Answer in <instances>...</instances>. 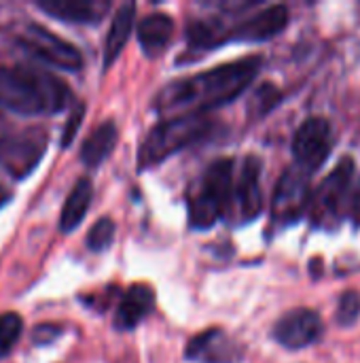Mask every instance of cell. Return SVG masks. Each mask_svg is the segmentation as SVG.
I'll return each instance as SVG.
<instances>
[{"label":"cell","instance_id":"obj_25","mask_svg":"<svg viewBox=\"0 0 360 363\" xmlns=\"http://www.w3.org/2000/svg\"><path fill=\"white\" fill-rule=\"evenodd\" d=\"M62 334H64V325L59 323H38L32 330V342L36 347H47V345H53Z\"/></svg>","mask_w":360,"mask_h":363},{"label":"cell","instance_id":"obj_3","mask_svg":"<svg viewBox=\"0 0 360 363\" xmlns=\"http://www.w3.org/2000/svg\"><path fill=\"white\" fill-rule=\"evenodd\" d=\"M214 128V121L206 115H180L155 125L138 149V170L159 166L180 149L206 138Z\"/></svg>","mask_w":360,"mask_h":363},{"label":"cell","instance_id":"obj_26","mask_svg":"<svg viewBox=\"0 0 360 363\" xmlns=\"http://www.w3.org/2000/svg\"><path fill=\"white\" fill-rule=\"evenodd\" d=\"M352 217H354V221L360 223V185L359 189H356V194H354V204H352Z\"/></svg>","mask_w":360,"mask_h":363},{"label":"cell","instance_id":"obj_2","mask_svg":"<svg viewBox=\"0 0 360 363\" xmlns=\"http://www.w3.org/2000/svg\"><path fill=\"white\" fill-rule=\"evenodd\" d=\"M72 100L66 81L34 64L0 66V106L13 115L38 117L62 113Z\"/></svg>","mask_w":360,"mask_h":363},{"label":"cell","instance_id":"obj_9","mask_svg":"<svg viewBox=\"0 0 360 363\" xmlns=\"http://www.w3.org/2000/svg\"><path fill=\"white\" fill-rule=\"evenodd\" d=\"M331 149H333V130L325 117H310L295 132L293 138L295 164L312 174L327 162Z\"/></svg>","mask_w":360,"mask_h":363},{"label":"cell","instance_id":"obj_24","mask_svg":"<svg viewBox=\"0 0 360 363\" xmlns=\"http://www.w3.org/2000/svg\"><path fill=\"white\" fill-rule=\"evenodd\" d=\"M83 117H85V104L83 102H74L68 119H66V125L62 130V138H59V147L62 149H68L74 140V136L79 134V128L83 123Z\"/></svg>","mask_w":360,"mask_h":363},{"label":"cell","instance_id":"obj_14","mask_svg":"<svg viewBox=\"0 0 360 363\" xmlns=\"http://www.w3.org/2000/svg\"><path fill=\"white\" fill-rule=\"evenodd\" d=\"M261 172L263 162L259 155H246L240 166L238 187H236V200H238V213L242 221H252L263 211V191H261Z\"/></svg>","mask_w":360,"mask_h":363},{"label":"cell","instance_id":"obj_8","mask_svg":"<svg viewBox=\"0 0 360 363\" xmlns=\"http://www.w3.org/2000/svg\"><path fill=\"white\" fill-rule=\"evenodd\" d=\"M25 53H30L32 57H36L38 62L59 68V70H68V72H76L83 68V55L81 51L64 40L62 36L53 34L51 30H47L40 23H28L25 32L15 40Z\"/></svg>","mask_w":360,"mask_h":363},{"label":"cell","instance_id":"obj_4","mask_svg":"<svg viewBox=\"0 0 360 363\" xmlns=\"http://www.w3.org/2000/svg\"><path fill=\"white\" fill-rule=\"evenodd\" d=\"M231 183L233 160L221 157L206 168L199 187L189 198V225L193 230L204 232L219 223V219L227 213L231 204Z\"/></svg>","mask_w":360,"mask_h":363},{"label":"cell","instance_id":"obj_17","mask_svg":"<svg viewBox=\"0 0 360 363\" xmlns=\"http://www.w3.org/2000/svg\"><path fill=\"white\" fill-rule=\"evenodd\" d=\"M134 19H136V4L134 2H125L117 9L115 17L110 21L106 40H104V57H102L104 70H108L115 64V60L121 55L123 47L127 45L132 30H134Z\"/></svg>","mask_w":360,"mask_h":363},{"label":"cell","instance_id":"obj_20","mask_svg":"<svg viewBox=\"0 0 360 363\" xmlns=\"http://www.w3.org/2000/svg\"><path fill=\"white\" fill-rule=\"evenodd\" d=\"M280 102H282V91H280L274 83L265 81V83H261V85L252 91V96H250V100H248V117H250V119H263V117L269 115Z\"/></svg>","mask_w":360,"mask_h":363},{"label":"cell","instance_id":"obj_19","mask_svg":"<svg viewBox=\"0 0 360 363\" xmlns=\"http://www.w3.org/2000/svg\"><path fill=\"white\" fill-rule=\"evenodd\" d=\"M91 198H93V183L89 177H81L64 202V208L59 215V232L62 234H72L83 223V219L89 211Z\"/></svg>","mask_w":360,"mask_h":363},{"label":"cell","instance_id":"obj_18","mask_svg":"<svg viewBox=\"0 0 360 363\" xmlns=\"http://www.w3.org/2000/svg\"><path fill=\"white\" fill-rule=\"evenodd\" d=\"M174 34V21L168 13H151L140 19L138 23V43L144 55L155 57L159 55Z\"/></svg>","mask_w":360,"mask_h":363},{"label":"cell","instance_id":"obj_27","mask_svg":"<svg viewBox=\"0 0 360 363\" xmlns=\"http://www.w3.org/2000/svg\"><path fill=\"white\" fill-rule=\"evenodd\" d=\"M4 200H8V191H6V189H4V187L0 185V204H2Z\"/></svg>","mask_w":360,"mask_h":363},{"label":"cell","instance_id":"obj_1","mask_svg":"<svg viewBox=\"0 0 360 363\" xmlns=\"http://www.w3.org/2000/svg\"><path fill=\"white\" fill-rule=\"evenodd\" d=\"M263 60L248 55L229 64L214 66L193 77L170 81L159 89L153 108L159 115H204L206 111L225 106L240 98L257 79Z\"/></svg>","mask_w":360,"mask_h":363},{"label":"cell","instance_id":"obj_7","mask_svg":"<svg viewBox=\"0 0 360 363\" xmlns=\"http://www.w3.org/2000/svg\"><path fill=\"white\" fill-rule=\"evenodd\" d=\"M47 132L0 128V168L15 179L28 177L42 160Z\"/></svg>","mask_w":360,"mask_h":363},{"label":"cell","instance_id":"obj_21","mask_svg":"<svg viewBox=\"0 0 360 363\" xmlns=\"http://www.w3.org/2000/svg\"><path fill=\"white\" fill-rule=\"evenodd\" d=\"M115 232H117V225L110 217H100L87 232V238H85V245L91 253H104L112 247L115 242Z\"/></svg>","mask_w":360,"mask_h":363},{"label":"cell","instance_id":"obj_6","mask_svg":"<svg viewBox=\"0 0 360 363\" xmlns=\"http://www.w3.org/2000/svg\"><path fill=\"white\" fill-rule=\"evenodd\" d=\"M312 172L293 164L282 172L276 183L274 198H272V228L280 232L293 223H297L308 211L312 200Z\"/></svg>","mask_w":360,"mask_h":363},{"label":"cell","instance_id":"obj_15","mask_svg":"<svg viewBox=\"0 0 360 363\" xmlns=\"http://www.w3.org/2000/svg\"><path fill=\"white\" fill-rule=\"evenodd\" d=\"M155 291L151 285L138 283L132 285L119 300V306L115 311V330L119 332H132L136 330L144 319H149L155 313Z\"/></svg>","mask_w":360,"mask_h":363},{"label":"cell","instance_id":"obj_16","mask_svg":"<svg viewBox=\"0 0 360 363\" xmlns=\"http://www.w3.org/2000/svg\"><path fill=\"white\" fill-rule=\"evenodd\" d=\"M117 140H119L117 123L110 121V119L104 121V123H100L98 128H93L89 132V136L81 145V151H79L81 164L87 166V168H91V170L98 168V166H102L110 157V153L115 151Z\"/></svg>","mask_w":360,"mask_h":363},{"label":"cell","instance_id":"obj_23","mask_svg":"<svg viewBox=\"0 0 360 363\" xmlns=\"http://www.w3.org/2000/svg\"><path fill=\"white\" fill-rule=\"evenodd\" d=\"M360 319V294L354 289H348L342 294L335 311V323L342 328H352Z\"/></svg>","mask_w":360,"mask_h":363},{"label":"cell","instance_id":"obj_10","mask_svg":"<svg viewBox=\"0 0 360 363\" xmlns=\"http://www.w3.org/2000/svg\"><path fill=\"white\" fill-rule=\"evenodd\" d=\"M323 334H325L323 319L316 311H310V308L289 311L276 321L272 330V338L289 351L312 347L323 338Z\"/></svg>","mask_w":360,"mask_h":363},{"label":"cell","instance_id":"obj_5","mask_svg":"<svg viewBox=\"0 0 360 363\" xmlns=\"http://www.w3.org/2000/svg\"><path fill=\"white\" fill-rule=\"evenodd\" d=\"M356 164L350 155L342 157L339 164L325 177V181L312 191L310 200V219L314 228L320 230H335L342 219L352 213L354 194H352V181H354Z\"/></svg>","mask_w":360,"mask_h":363},{"label":"cell","instance_id":"obj_22","mask_svg":"<svg viewBox=\"0 0 360 363\" xmlns=\"http://www.w3.org/2000/svg\"><path fill=\"white\" fill-rule=\"evenodd\" d=\"M23 332V319L19 313H2L0 315V359H4L17 345Z\"/></svg>","mask_w":360,"mask_h":363},{"label":"cell","instance_id":"obj_13","mask_svg":"<svg viewBox=\"0 0 360 363\" xmlns=\"http://www.w3.org/2000/svg\"><path fill=\"white\" fill-rule=\"evenodd\" d=\"M34 6L53 19L79 26H98L110 11L108 0H36Z\"/></svg>","mask_w":360,"mask_h":363},{"label":"cell","instance_id":"obj_11","mask_svg":"<svg viewBox=\"0 0 360 363\" xmlns=\"http://www.w3.org/2000/svg\"><path fill=\"white\" fill-rule=\"evenodd\" d=\"M242 347L227 336L221 328H210L193 336L185 347V359L199 363H238L242 362Z\"/></svg>","mask_w":360,"mask_h":363},{"label":"cell","instance_id":"obj_12","mask_svg":"<svg viewBox=\"0 0 360 363\" xmlns=\"http://www.w3.org/2000/svg\"><path fill=\"white\" fill-rule=\"evenodd\" d=\"M289 9L284 4H274L265 6L263 11L242 19L238 26H231L229 32V43L240 40V43H263L274 36H278L286 26H289Z\"/></svg>","mask_w":360,"mask_h":363}]
</instances>
